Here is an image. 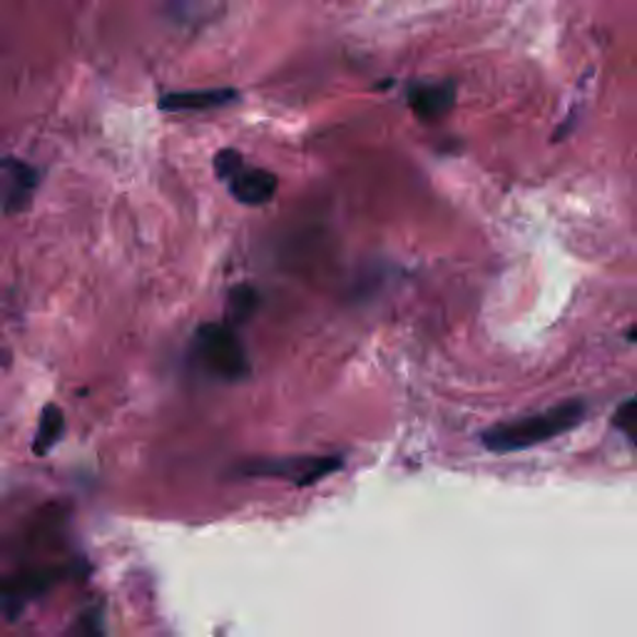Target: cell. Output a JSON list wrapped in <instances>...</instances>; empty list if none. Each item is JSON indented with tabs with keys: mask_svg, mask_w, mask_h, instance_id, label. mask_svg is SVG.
Masks as SVG:
<instances>
[{
	"mask_svg": "<svg viewBox=\"0 0 637 637\" xmlns=\"http://www.w3.org/2000/svg\"><path fill=\"white\" fill-rule=\"evenodd\" d=\"M195 357L205 371L222 381H242L250 377V359L232 326L207 322L197 326L193 341Z\"/></svg>",
	"mask_w": 637,
	"mask_h": 637,
	"instance_id": "obj_2",
	"label": "cell"
},
{
	"mask_svg": "<svg viewBox=\"0 0 637 637\" xmlns=\"http://www.w3.org/2000/svg\"><path fill=\"white\" fill-rule=\"evenodd\" d=\"M40 185V172L31 162H23L11 154H0V209L8 215L28 209L35 189Z\"/></svg>",
	"mask_w": 637,
	"mask_h": 637,
	"instance_id": "obj_3",
	"label": "cell"
},
{
	"mask_svg": "<svg viewBox=\"0 0 637 637\" xmlns=\"http://www.w3.org/2000/svg\"><path fill=\"white\" fill-rule=\"evenodd\" d=\"M586 404L580 398H570L558 406L545 408L541 414H531L513 421L496 424L480 433V443L494 453H513L533 449L538 443H548L558 436L568 433L586 418Z\"/></svg>",
	"mask_w": 637,
	"mask_h": 637,
	"instance_id": "obj_1",
	"label": "cell"
},
{
	"mask_svg": "<svg viewBox=\"0 0 637 637\" xmlns=\"http://www.w3.org/2000/svg\"><path fill=\"white\" fill-rule=\"evenodd\" d=\"M341 466L339 459L334 456H304V459H281V461H264L254 463V476H269V478H287L294 480L299 486H309L314 480H322L329 476L332 471Z\"/></svg>",
	"mask_w": 637,
	"mask_h": 637,
	"instance_id": "obj_5",
	"label": "cell"
},
{
	"mask_svg": "<svg viewBox=\"0 0 637 637\" xmlns=\"http://www.w3.org/2000/svg\"><path fill=\"white\" fill-rule=\"evenodd\" d=\"M242 165H244V158L232 148L220 150L215 154V175H217V179L227 182Z\"/></svg>",
	"mask_w": 637,
	"mask_h": 637,
	"instance_id": "obj_11",
	"label": "cell"
},
{
	"mask_svg": "<svg viewBox=\"0 0 637 637\" xmlns=\"http://www.w3.org/2000/svg\"><path fill=\"white\" fill-rule=\"evenodd\" d=\"M62 433H66V414H62L60 406L48 404L43 408L38 431H35V441H33L35 456H45L50 449H56V443L62 439Z\"/></svg>",
	"mask_w": 637,
	"mask_h": 637,
	"instance_id": "obj_8",
	"label": "cell"
},
{
	"mask_svg": "<svg viewBox=\"0 0 637 637\" xmlns=\"http://www.w3.org/2000/svg\"><path fill=\"white\" fill-rule=\"evenodd\" d=\"M236 95L234 88H209V90H179L160 97V107L165 113H205L217 107L232 105Z\"/></svg>",
	"mask_w": 637,
	"mask_h": 637,
	"instance_id": "obj_7",
	"label": "cell"
},
{
	"mask_svg": "<svg viewBox=\"0 0 637 637\" xmlns=\"http://www.w3.org/2000/svg\"><path fill=\"white\" fill-rule=\"evenodd\" d=\"M635 421H637V402L630 396L617 406L613 416V426L625 436L627 443H635Z\"/></svg>",
	"mask_w": 637,
	"mask_h": 637,
	"instance_id": "obj_10",
	"label": "cell"
},
{
	"mask_svg": "<svg viewBox=\"0 0 637 637\" xmlns=\"http://www.w3.org/2000/svg\"><path fill=\"white\" fill-rule=\"evenodd\" d=\"M259 306V294L257 289H252L250 285H242V287H234L230 291V299H227V319H230V324H244L247 319L257 312Z\"/></svg>",
	"mask_w": 637,
	"mask_h": 637,
	"instance_id": "obj_9",
	"label": "cell"
},
{
	"mask_svg": "<svg viewBox=\"0 0 637 637\" xmlns=\"http://www.w3.org/2000/svg\"><path fill=\"white\" fill-rule=\"evenodd\" d=\"M277 177L271 175L269 170L262 167H250L247 162L234 172V175L227 179V187H230V195L240 205L247 207H262L275 199L277 195Z\"/></svg>",
	"mask_w": 637,
	"mask_h": 637,
	"instance_id": "obj_6",
	"label": "cell"
},
{
	"mask_svg": "<svg viewBox=\"0 0 637 637\" xmlns=\"http://www.w3.org/2000/svg\"><path fill=\"white\" fill-rule=\"evenodd\" d=\"M406 100L418 120L439 123L453 111L456 83L453 80H412L406 85Z\"/></svg>",
	"mask_w": 637,
	"mask_h": 637,
	"instance_id": "obj_4",
	"label": "cell"
}]
</instances>
